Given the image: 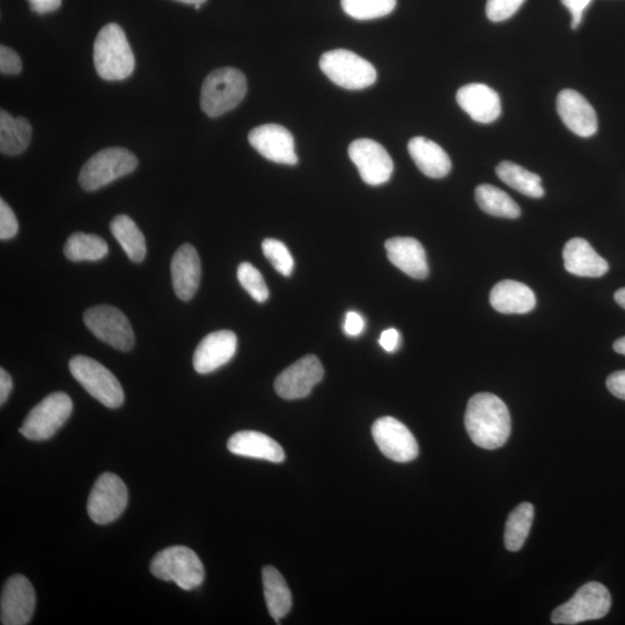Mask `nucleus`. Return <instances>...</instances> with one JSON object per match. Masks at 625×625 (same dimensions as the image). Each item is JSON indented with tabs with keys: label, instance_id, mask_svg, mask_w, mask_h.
Listing matches in <instances>:
<instances>
[{
	"label": "nucleus",
	"instance_id": "45",
	"mask_svg": "<svg viewBox=\"0 0 625 625\" xmlns=\"http://www.w3.org/2000/svg\"><path fill=\"white\" fill-rule=\"evenodd\" d=\"M613 347L617 354L625 356V337L619 338V340L614 343Z\"/></svg>",
	"mask_w": 625,
	"mask_h": 625
},
{
	"label": "nucleus",
	"instance_id": "30",
	"mask_svg": "<svg viewBox=\"0 0 625 625\" xmlns=\"http://www.w3.org/2000/svg\"><path fill=\"white\" fill-rule=\"evenodd\" d=\"M475 198L479 207L488 215L509 219H517L521 215L519 205L505 191L495 186L477 187Z\"/></svg>",
	"mask_w": 625,
	"mask_h": 625
},
{
	"label": "nucleus",
	"instance_id": "12",
	"mask_svg": "<svg viewBox=\"0 0 625 625\" xmlns=\"http://www.w3.org/2000/svg\"><path fill=\"white\" fill-rule=\"evenodd\" d=\"M379 450L389 460L406 463L418 457V444L406 425L394 417H381L372 426Z\"/></svg>",
	"mask_w": 625,
	"mask_h": 625
},
{
	"label": "nucleus",
	"instance_id": "21",
	"mask_svg": "<svg viewBox=\"0 0 625 625\" xmlns=\"http://www.w3.org/2000/svg\"><path fill=\"white\" fill-rule=\"evenodd\" d=\"M388 260L411 278L429 276V264L421 242L414 238L397 237L386 241Z\"/></svg>",
	"mask_w": 625,
	"mask_h": 625
},
{
	"label": "nucleus",
	"instance_id": "15",
	"mask_svg": "<svg viewBox=\"0 0 625 625\" xmlns=\"http://www.w3.org/2000/svg\"><path fill=\"white\" fill-rule=\"evenodd\" d=\"M36 605L31 582L21 575L7 580L0 599V622L3 625H26L31 622Z\"/></svg>",
	"mask_w": 625,
	"mask_h": 625
},
{
	"label": "nucleus",
	"instance_id": "33",
	"mask_svg": "<svg viewBox=\"0 0 625 625\" xmlns=\"http://www.w3.org/2000/svg\"><path fill=\"white\" fill-rule=\"evenodd\" d=\"M342 9L356 20H373L388 16L396 7V0H341Z\"/></svg>",
	"mask_w": 625,
	"mask_h": 625
},
{
	"label": "nucleus",
	"instance_id": "23",
	"mask_svg": "<svg viewBox=\"0 0 625 625\" xmlns=\"http://www.w3.org/2000/svg\"><path fill=\"white\" fill-rule=\"evenodd\" d=\"M229 451L240 457L283 462L285 452L276 440L257 431H240L234 433L227 443Z\"/></svg>",
	"mask_w": 625,
	"mask_h": 625
},
{
	"label": "nucleus",
	"instance_id": "25",
	"mask_svg": "<svg viewBox=\"0 0 625 625\" xmlns=\"http://www.w3.org/2000/svg\"><path fill=\"white\" fill-rule=\"evenodd\" d=\"M490 304L503 314H526L536 306V297L527 285L516 281H503L490 293Z\"/></svg>",
	"mask_w": 625,
	"mask_h": 625
},
{
	"label": "nucleus",
	"instance_id": "19",
	"mask_svg": "<svg viewBox=\"0 0 625 625\" xmlns=\"http://www.w3.org/2000/svg\"><path fill=\"white\" fill-rule=\"evenodd\" d=\"M172 282L176 297L183 301L193 299L201 283V260L193 245H182L171 263Z\"/></svg>",
	"mask_w": 625,
	"mask_h": 625
},
{
	"label": "nucleus",
	"instance_id": "14",
	"mask_svg": "<svg viewBox=\"0 0 625 625\" xmlns=\"http://www.w3.org/2000/svg\"><path fill=\"white\" fill-rule=\"evenodd\" d=\"M325 375L320 359L308 355L292 364L278 375L275 389L285 400H299L311 394Z\"/></svg>",
	"mask_w": 625,
	"mask_h": 625
},
{
	"label": "nucleus",
	"instance_id": "37",
	"mask_svg": "<svg viewBox=\"0 0 625 625\" xmlns=\"http://www.w3.org/2000/svg\"><path fill=\"white\" fill-rule=\"evenodd\" d=\"M19 224L16 215L4 200L0 201V239L3 241L16 237Z\"/></svg>",
	"mask_w": 625,
	"mask_h": 625
},
{
	"label": "nucleus",
	"instance_id": "38",
	"mask_svg": "<svg viewBox=\"0 0 625 625\" xmlns=\"http://www.w3.org/2000/svg\"><path fill=\"white\" fill-rule=\"evenodd\" d=\"M22 70V62L16 51L2 46L0 48V71L4 75H18Z\"/></svg>",
	"mask_w": 625,
	"mask_h": 625
},
{
	"label": "nucleus",
	"instance_id": "2",
	"mask_svg": "<svg viewBox=\"0 0 625 625\" xmlns=\"http://www.w3.org/2000/svg\"><path fill=\"white\" fill-rule=\"evenodd\" d=\"M94 65L105 80H123L135 70V56L123 29L108 24L101 29L94 43Z\"/></svg>",
	"mask_w": 625,
	"mask_h": 625
},
{
	"label": "nucleus",
	"instance_id": "26",
	"mask_svg": "<svg viewBox=\"0 0 625 625\" xmlns=\"http://www.w3.org/2000/svg\"><path fill=\"white\" fill-rule=\"evenodd\" d=\"M264 598L269 614L277 624L292 608V594L285 579L274 566H264L262 570Z\"/></svg>",
	"mask_w": 625,
	"mask_h": 625
},
{
	"label": "nucleus",
	"instance_id": "20",
	"mask_svg": "<svg viewBox=\"0 0 625 625\" xmlns=\"http://www.w3.org/2000/svg\"><path fill=\"white\" fill-rule=\"evenodd\" d=\"M457 101L462 110L477 123L490 124L502 114V102L491 87L469 84L460 88Z\"/></svg>",
	"mask_w": 625,
	"mask_h": 625
},
{
	"label": "nucleus",
	"instance_id": "34",
	"mask_svg": "<svg viewBox=\"0 0 625 625\" xmlns=\"http://www.w3.org/2000/svg\"><path fill=\"white\" fill-rule=\"evenodd\" d=\"M239 282L257 303L263 304L269 298L266 281L259 270L248 262L241 263L238 268Z\"/></svg>",
	"mask_w": 625,
	"mask_h": 625
},
{
	"label": "nucleus",
	"instance_id": "8",
	"mask_svg": "<svg viewBox=\"0 0 625 625\" xmlns=\"http://www.w3.org/2000/svg\"><path fill=\"white\" fill-rule=\"evenodd\" d=\"M612 607V597L607 587L600 583H587L564 605L551 615L554 624L575 625L605 617Z\"/></svg>",
	"mask_w": 625,
	"mask_h": 625
},
{
	"label": "nucleus",
	"instance_id": "13",
	"mask_svg": "<svg viewBox=\"0 0 625 625\" xmlns=\"http://www.w3.org/2000/svg\"><path fill=\"white\" fill-rule=\"evenodd\" d=\"M349 157L366 185H384L394 172L393 159L384 146L372 139L362 138L352 142Z\"/></svg>",
	"mask_w": 625,
	"mask_h": 625
},
{
	"label": "nucleus",
	"instance_id": "41",
	"mask_svg": "<svg viewBox=\"0 0 625 625\" xmlns=\"http://www.w3.org/2000/svg\"><path fill=\"white\" fill-rule=\"evenodd\" d=\"M607 388L617 399L625 401V370L610 374L607 379Z\"/></svg>",
	"mask_w": 625,
	"mask_h": 625
},
{
	"label": "nucleus",
	"instance_id": "43",
	"mask_svg": "<svg viewBox=\"0 0 625 625\" xmlns=\"http://www.w3.org/2000/svg\"><path fill=\"white\" fill-rule=\"evenodd\" d=\"M32 11L39 14L54 12L61 6L62 0H28Z\"/></svg>",
	"mask_w": 625,
	"mask_h": 625
},
{
	"label": "nucleus",
	"instance_id": "29",
	"mask_svg": "<svg viewBox=\"0 0 625 625\" xmlns=\"http://www.w3.org/2000/svg\"><path fill=\"white\" fill-rule=\"evenodd\" d=\"M496 173L505 185L519 191L522 195L532 198H541L544 195L540 176L511 161L500 163L496 168Z\"/></svg>",
	"mask_w": 625,
	"mask_h": 625
},
{
	"label": "nucleus",
	"instance_id": "17",
	"mask_svg": "<svg viewBox=\"0 0 625 625\" xmlns=\"http://www.w3.org/2000/svg\"><path fill=\"white\" fill-rule=\"evenodd\" d=\"M238 337L231 330L205 336L195 350L193 364L197 373L208 374L226 365L237 354Z\"/></svg>",
	"mask_w": 625,
	"mask_h": 625
},
{
	"label": "nucleus",
	"instance_id": "11",
	"mask_svg": "<svg viewBox=\"0 0 625 625\" xmlns=\"http://www.w3.org/2000/svg\"><path fill=\"white\" fill-rule=\"evenodd\" d=\"M128 505V488L119 476L102 474L87 502L88 516L98 525H107L120 518Z\"/></svg>",
	"mask_w": 625,
	"mask_h": 625
},
{
	"label": "nucleus",
	"instance_id": "22",
	"mask_svg": "<svg viewBox=\"0 0 625 625\" xmlns=\"http://www.w3.org/2000/svg\"><path fill=\"white\" fill-rule=\"evenodd\" d=\"M566 271L578 277L598 278L607 274L609 264L585 239L573 238L563 249Z\"/></svg>",
	"mask_w": 625,
	"mask_h": 625
},
{
	"label": "nucleus",
	"instance_id": "7",
	"mask_svg": "<svg viewBox=\"0 0 625 625\" xmlns=\"http://www.w3.org/2000/svg\"><path fill=\"white\" fill-rule=\"evenodd\" d=\"M138 160L122 147L102 150L87 161L79 174V183L87 191L98 190L135 171Z\"/></svg>",
	"mask_w": 625,
	"mask_h": 625
},
{
	"label": "nucleus",
	"instance_id": "44",
	"mask_svg": "<svg viewBox=\"0 0 625 625\" xmlns=\"http://www.w3.org/2000/svg\"><path fill=\"white\" fill-rule=\"evenodd\" d=\"M13 389V381L9 372L0 370V404H5Z\"/></svg>",
	"mask_w": 625,
	"mask_h": 625
},
{
	"label": "nucleus",
	"instance_id": "36",
	"mask_svg": "<svg viewBox=\"0 0 625 625\" xmlns=\"http://www.w3.org/2000/svg\"><path fill=\"white\" fill-rule=\"evenodd\" d=\"M526 0H488L487 17L492 22H502L516 14Z\"/></svg>",
	"mask_w": 625,
	"mask_h": 625
},
{
	"label": "nucleus",
	"instance_id": "28",
	"mask_svg": "<svg viewBox=\"0 0 625 625\" xmlns=\"http://www.w3.org/2000/svg\"><path fill=\"white\" fill-rule=\"evenodd\" d=\"M110 231L132 262L144 261L146 256L145 237L134 220L125 215L117 216L110 223Z\"/></svg>",
	"mask_w": 625,
	"mask_h": 625
},
{
	"label": "nucleus",
	"instance_id": "16",
	"mask_svg": "<svg viewBox=\"0 0 625 625\" xmlns=\"http://www.w3.org/2000/svg\"><path fill=\"white\" fill-rule=\"evenodd\" d=\"M248 141L272 163L297 165L296 144L291 132L279 124H263L249 132Z\"/></svg>",
	"mask_w": 625,
	"mask_h": 625
},
{
	"label": "nucleus",
	"instance_id": "10",
	"mask_svg": "<svg viewBox=\"0 0 625 625\" xmlns=\"http://www.w3.org/2000/svg\"><path fill=\"white\" fill-rule=\"evenodd\" d=\"M84 322L92 334L120 351H130L135 345L134 330L119 308L100 305L88 308Z\"/></svg>",
	"mask_w": 625,
	"mask_h": 625
},
{
	"label": "nucleus",
	"instance_id": "40",
	"mask_svg": "<svg viewBox=\"0 0 625 625\" xmlns=\"http://www.w3.org/2000/svg\"><path fill=\"white\" fill-rule=\"evenodd\" d=\"M365 320L362 315L351 311L345 315L344 332L348 336L357 337L364 332Z\"/></svg>",
	"mask_w": 625,
	"mask_h": 625
},
{
	"label": "nucleus",
	"instance_id": "32",
	"mask_svg": "<svg viewBox=\"0 0 625 625\" xmlns=\"http://www.w3.org/2000/svg\"><path fill=\"white\" fill-rule=\"evenodd\" d=\"M534 520V506L522 503L512 511L505 527V547L510 551H518L528 538Z\"/></svg>",
	"mask_w": 625,
	"mask_h": 625
},
{
	"label": "nucleus",
	"instance_id": "24",
	"mask_svg": "<svg viewBox=\"0 0 625 625\" xmlns=\"http://www.w3.org/2000/svg\"><path fill=\"white\" fill-rule=\"evenodd\" d=\"M410 157L424 175L443 179L452 169L451 158L437 143L425 137H414L408 144Z\"/></svg>",
	"mask_w": 625,
	"mask_h": 625
},
{
	"label": "nucleus",
	"instance_id": "46",
	"mask_svg": "<svg viewBox=\"0 0 625 625\" xmlns=\"http://www.w3.org/2000/svg\"><path fill=\"white\" fill-rule=\"evenodd\" d=\"M614 298L616 303L623 307L625 310V288L616 291Z\"/></svg>",
	"mask_w": 625,
	"mask_h": 625
},
{
	"label": "nucleus",
	"instance_id": "3",
	"mask_svg": "<svg viewBox=\"0 0 625 625\" xmlns=\"http://www.w3.org/2000/svg\"><path fill=\"white\" fill-rule=\"evenodd\" d=\"M247 93V79L234 68L217 69L205 78L201 107L210 117H218L238 107Z\"/></svg>",
	"mask_w": 625,
	"mask_h": 625
},
{
	"label": "nucleus",
	"instance_id": "1",
	"mask_svg": "<svg viewBox=\"0 0 625 625\" xmlns=\"http://www.w3.org/2000/svg\"><path fill=\"white\" fill-rule=\"evenodd\" d=\"M465 425L469 438L484 450H497L511 435L509 409L503 400L490 393L476 394L469 400Z\"/></svg>",
	"mask_w": 625,
	"mask_h": 625
},
{
	"label": "nucleus",
	"instance_id": "4",
	"mask_svg": "<svg viewBox=\"0 0 625 625\" xmlns=\"http://www.w3.org/2000/svg\"><path fill=\"white\" fill-rule=\"evenodd\" d=\"M150 570L154 577L164 582H174L185 591L201 586L205 576L200 557L185 546H174L160 551L153 558Z\"/></svg>",
	"mask_w": 625,
	"mask_h": 625
},
{
	"label": "nucleus",
	"instance_id": "6",
	"mask_svg": "<svg viewBox=\"0 0 625 625\" xmlns=\"http://www.w3.org/2000/svg\"><path fill=\"white\" fill-rule=\"evenodd\" d=\"M69 369L85 391L110 409L120 408L124 392L115 375L97 360L76 356L70 360Z\"/></svg>",
	"mask_w": 625,
	"mask_h": 625
},
{
	"label": "nucleus",
	"instance_id": "47",
	"mask_svg": "<svg viewBox=\"0 0 625 625\" xmlns=\"http://www.w3.org/2000/svg\"><path fill=\"white\" fill-rule=\"evenodd\" d=\"M178 2L191 4V5H196V4L202 5L203 3L207 2V0H178Z\"/></svg>",
	"mask_w": 625,
	"mask_h": 625
},
{
	"label": "nucleus",
	"instance_id": "39",
	"mask_svg": "<svg viewBox=\"0 0 625 625\" xmlns=\"http://www.w3.org/2000/svg\"><path fill=\"white\" fill-rule=\"evenodd\" d=\"M592 0H562V4L571 13V28L577 29L582 24L584 12Z\"/></svg>",
	"mask_w": 625,
	"mask_h": 625
},
{
	"label": "nucleus",
	"instance_id": "42",
	"mask_svg": "<svg viewBox=\"0 0 625 625\" xmlns=\"http://www.w3.org/2000/svg\"><path fill=\"white\" fill-rule=\"evenodd\" d=\"M401 341L400 333L394 328H389L382 332L379 343L382 349L387 352H394L399 348Z\"/></svg>",
	"mask_w": 625,
	"mask_h": 625
},
{
	"label": "nucleus",
	"instance_id": "9",
	"mask_svg": "<svg viewBox=\"0 0 625 625\" xmlns=\"http://www.w3.org/2000/svg\"><path fill=\"white\" fill-rule=\"evenodd\" d=\"M72 410L73 403L68 394L62 392L50 394L29 411L19 431L29 440L41 441L53 438L68 421Z\"/></svg>",
	"mask_w": 625,
	"mask_h": 625
},
{
	"label": "nucleus",
	"instance_id": "48",
	"mask_svg": "<svg viewBox=\"0 0 625 625\" xmlns=\"http://www.w3.org/2000/svg\"><path fill=\"white\" fill-rule=\"evenodd\" d=\"M194 7H195L196 10H200L201 9V4H196V5H194Z\"/></svg>",
	"mask_w": 625,
	"mask_h": 625
},
{
	"label": "nucleus",
	"instance_id": "35",
	"mask_svg": "<svg viewBox=\"0 0 625 625\" xmlns=\"http://www.w3.org/2000/svg\"><path fill=\"white\" fill-rule=\"evenodd\" d=\"M264 256L279 274L289 277L294 269V260L288 247L282 241L266 239L262 242Z\"/></svg>",
	"mask_w": 625,
	"mask_h": 625
},
{
	"label": "nucleus",
	"instance_id": "5",
	"mask_svg": "<svg viewBox=\"0 0 625 625\" xmlns=\"http://www.w3.org/2000/svg\"><path fill=\"white\" fill-rule=\"evenodd\" d=\"M320 68L332 82L345 90H365L377 82L374 66L350 50L327 51L320 58Z\"/></svg>",
	"mask_w": 625,
	"mask_h": 625
},
{
	"label": "nucleus",
	"instance_id": "31",
	"mask_svg": "<svg viewBox=\"0 0 625 625\" xmlns=\"http://www.w3.org/2000/svg\"><path fill=\"white\" fill-rule=\"evenodd\" d=\"M109 252L107 242L95 234L73 233L66 241L64 255L73 262L100 261Z\"/></svg>",
	"mask_w": 625,
	"mask_h": 625
},
{
	"label": "nucleus",
	"instance_id": "18",
	"mask_svg": "<svg viewBox=\"0 0 625 625\" xmlns=\"http://www.w3.org/2000/svg\"><path fill=\"white\" fill-rule=\"evenodd\" d=\"M557 112L563 123L579 137H592L598 131V117L582 94L564 90L557 97Z\"/></svg>",
	"mask_w": 625,
	"mask_h": 625
},
{
	"label": "nucleus",
	"instance_id": "27",
	"mask_svg": "<svg viewBox=\"0 0 625 625\" xmlns=\"http://www.w3.org/2000/svg\"><path fill=\"white\" fill-rule=\"evenodd\" d=\"M31 139V123L25 117H13L2 110L0 113V151L6 156H18L27 149Z\"/></svg>",
	"mask_w": 625,
	"mask_h": 625
}]
</instances>
